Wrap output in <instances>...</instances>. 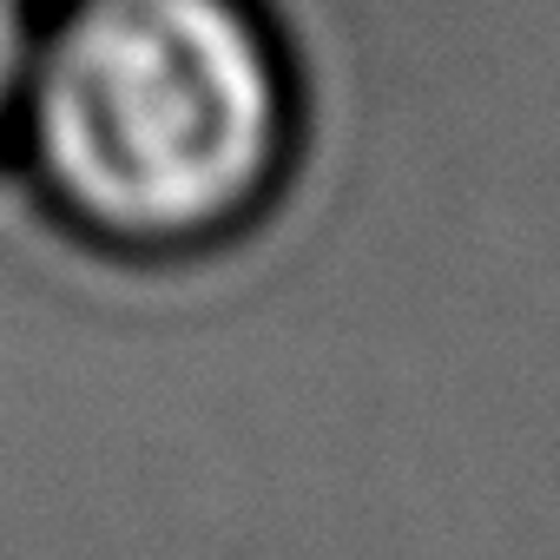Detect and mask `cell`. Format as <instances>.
<instances>
[{"mask_svg":"<svg viewBox=\"0 0 560 560\" xmlns=\"http://www.w3.org/2000/svg\"><path fill=\"white\" fill-rule=\"evenodd\" d=\"M14 139L34 198L86 244L211 264L277 211L304 106L257 0H60Z\"/></svg>","mask_w":560,"mask_h":560,"instance_id":"1","label":"cell"},{"mask_svg":"<svg viewBox=\"0 0 560 560\" xmlns=\"http://www.w3.org/2000/svg\"><path fill=\"white\" fill-rule=\"evenodd\" d=\"M40 21L47 0H0V145L14 139L21 119V93H27V67L40 47Z\"/></svg>","mask_w":560,"mask_h":560,"instance_id":"2","label":"cell"}]
</instances>
